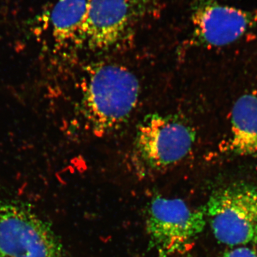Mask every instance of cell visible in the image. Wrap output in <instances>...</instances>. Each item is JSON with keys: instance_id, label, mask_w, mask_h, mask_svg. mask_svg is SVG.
Returning <instances> with one entry per match:
<instances>
[{"instance_id": "obj_9", "label": "cell", "mask_w": 257, "mask_h": 257, "mask_svg": "<svg viewBox=\"0 0 257 257\" xmlns=\"http://www.w3.org/2000/svg\"><path fill=\"white\" fill-rule=\"evenodd\" d=\"M87 5V0H59L51 14L56 36L62 40L77 37L83 40Z\"/></svg>"}, {"instance_id": "obj_1", "label": "cell", "mask_w": 257, "mask_h": 257, "mask_svg": "<svg viewBox=\"0 0 257 257\" xmlns=\"http://www.w3.org/2000/svg\"><path fill=\"white\" fill-rule=\"evenodd\" d=\"M140 84L126 67L105 64L96 67L88 79L84 109L93 133L114 131L127 120L138 104Z\"/></svg>"}, {"instance_id": "obj_7", "label": "cell", "mask_w": 257, "mask_h": 257, "mask_svg": "<svg viewBox=\"0 0 257 257\" xmlns=\"http://www.w3.org/2000/svg\"><path fill=\"white\" fill-rule=\"evenodd\" d=\"M193 40L204 47L231 45L257 26V9H239L217 0H193Z\"/></svg>"}, {"instance_id": "obj_2", "label": "cell", "mask_w": 257, "mask_h": 257, "mask_svg": "<svg viewBox=\"0 0 257 257\" xmlns=\"http://www.w3.org/2000/svg\"><path fill=\"white\" fill-rule=\"evenodd\" d=\"M0 257H63L52 226L30 206L0 201Z\"/></svg>"}, {"instance_id": "obj_8", "label": "cell", "mask_w": 257, "mask_h": 257, "mask_svg": "<svg viewBox=\"0 0 257 257\" xmlns=\"http://www.w3.org/2000/svg\"><path fill=\"white\" fill-rule=\"evenodd\" d=\"M229 150L241 156L257 155V90L243 94L233 106Z\"/></svg>"}, {"instance_id": "obj_4", "label": "cell", "mask_w": 257, "mask_h": 257, "mask_svg": "<svg viewBox=\"0 0 257 257\" xmlns=\"http://www.w3.org/2000/svg\"><path fill=\"white\" fill-rule=\"evenodd\" d=\"M205 211L219 242L256 244L257 187L238 183L219 189L211 195Z\"/></svg>"}, {"instance_id": "obj_3", "label": "cell", "mask_w": 257, "mask_h": 257, "mask_svg": "<svg viewBox=\"0 0 257 257\" xmlns=\"http://www.w3.org/2000/svg\"><path fill=\"white\" fill-rule=\"evenodd\" d=\"M195 140L194 128L182 118L149 114L138 125L134 157L148 170H165L185 158Z\"/></svg>"}, {"instance_id": "obj_6", "label": "cell", "mask_w": 257, "mask_h": 257, "mask_svg": "<svg viewBox=\"0 0 257 257\" xmlns=\"http://www.w3.org/2000/svg\"><path fill=\"white\" fill-rule=\"evenodd\" d=\"M83 40L94 50L117 45L142 20L161 11V0H87Z\"/></svg>"}, {"instance_id": "obj_10", "label": "cell", "mask_w": 257, "mask_h": 257, "mask_svg": "<svg viewBox=\"0 0 257 257\" xmlns=\"http://www.w3.org/2000/svg\"><path fill=\"white\" fill-rule=\"evenodd\" d=\"M221 257H257V253L252 248L239 246L226 251Z\"/></svg>"}, {"instance_id": "obj_5", "label": "cell", "mask_w": 257, "mask_h": 257, "mask_svg": "<svg viewBox=\"0 0 257 257\" xmlns=\"http://www.w3.org/2000/svg\"><path fill=\"white\" fill-rule=\"evenodd\" d=\"M147 231L160 257H170L187 251L204 229V209H192L180 199L157 197L150 203Z\"/></svg>"}]
</instances>
